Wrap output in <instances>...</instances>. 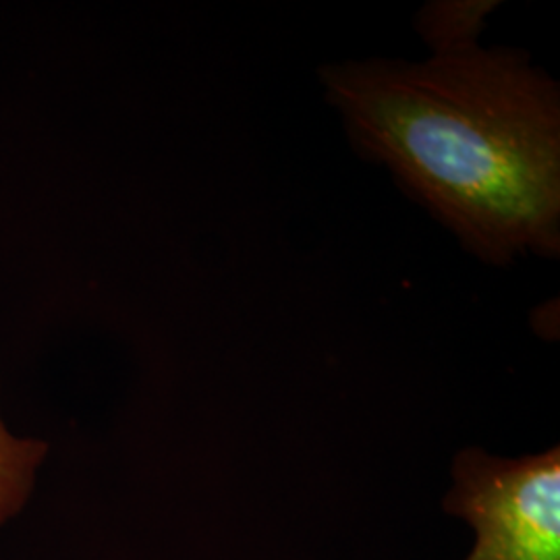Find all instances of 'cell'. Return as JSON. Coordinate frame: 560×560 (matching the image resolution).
<instances>
[{"instance_id":"1","label":"cell","mask_w":560,"mask_h":560,"mask_svg":"<svg viewBox=\"0 0 560 560\" xmlns=\"http://www.w3.org/2000/svg\"><path fill=\"white\" fill-rule=\"evenodd\" d=\"M353 140L486 260L559 252L557 85L476 42L322 69Z\"/></svg>"},{"instance_id":"4","label":"cell","mask_w":560,"mask_h":560,"mask_svg":"<svg viewBox=\"0 0 560 560\" xmlns=\"http://www.w3.org/2000/svg\"><path fill=\"white\" fill-rule=\"evenodd\" d=\"M490 2H439L428 7L420 18L421 34L434 52L469 44L478 36Z\"/></svg>"},{"instance_id":"3","label":"cell","mask_w":560,"mask_h":560,"mask_svg":"<svg viewBox=\"0 0 560 560\" xmlns=\"http://www.w3.org/2000/svg\"><path fill=\"white\" fill-rule=\"evenodd\" d=\"M48 444L13 436L0 418V525L20 515L30 501Z\"/></svg>"},{"instance_id":"2","label":"cell","mask_w":560,"mask_h":560,"mask_svg":"<svg viewBox=\"0 0 560 560\" xmlns=\"http://www.w3.org/2000/svg\"><path fill=\"white\" fill-rule=\"evenodd\" d=\"M444 509L476 529L467 560H560L559 446L521 459L463 451Z\"/></svg>"}]
</instances>
